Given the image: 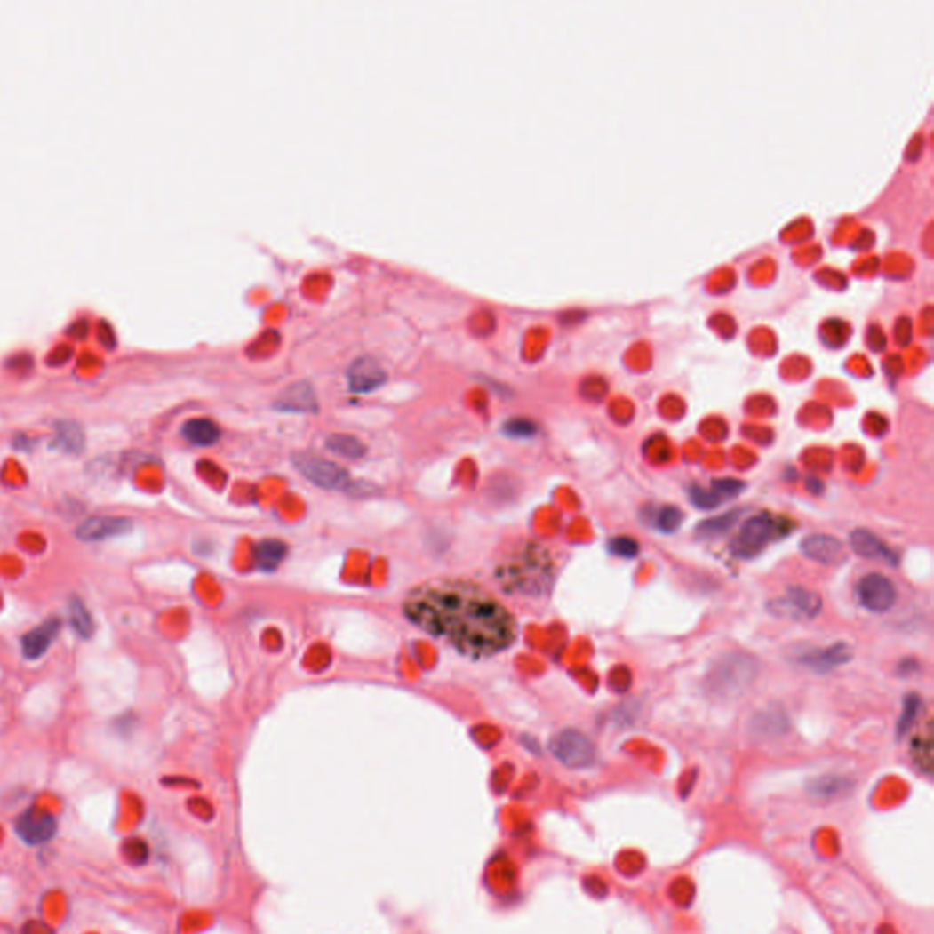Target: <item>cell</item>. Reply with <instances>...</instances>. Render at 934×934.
Segmentation results:
<instances>
[{"mask_svg": "<svg viewBox=\"0 0 934 934\" xmlns=\"http://www.w3.org/2000/svg\"><path fill=\"white\" fill-rule=\"evenodd\" d=\"M130 530L132 523L126 516H92L76 530V537L83 542H100L126 535Z\"/></svg>", "mask_w": 934, "mask_h": 934, "instance_id": "8fae6325", "label": "cell"}, {"mask_svg": "<svg viewBox=\"0 0 934 934\" xmlns=\"http://www.w3.org/2000/svg\"><path fill=\"white\" fill-rule=\"evenodd\" d=\"M405 617L445 639L460 653L483 659L515 643L513 615L486 590L469 580L427 582L412 590L403 603Z\"/></svg>", "mask_w": 934, "mask_h": 934, "instance_id": "6da1fadb", "label": "cell"}, {"mask_svg": "<svg viewBox=\"0 0 934 934\" xmlns=\"http://www.w3.org/2000/svg\"><path fill=\"white\" fill-rule=\"evenodd\" d=\"M608 547H610V551L613 553V555H617L620 559H634V557H637V553H639L637 540H634L630 537H617V539L610 540Z\"/></svg>", "mask_w": 934, "mask_h": 934, "instance_id": "484cf974", "label": "cell"}, {"mask_svg": "<svg viewBox=\"0 0 934 934\" xmlns=\"http://www.w3.org/2000/svg\"><path fill=\"white\" fill-rule=\"evenodd\" d=\"M653 526L663 533H675L683 524V511L675 506H665L655 511Z\"/></svg>", "mask_w": 934, "mask_h": 934, "instance_id": "603a6c76", "label": "cell"}, {"mask_svg": "<svg viewBox=\"0 0 934 934\" xmlns=\"http://www.w3.org/2000/svg\"><path fill=\"white\" fill-rule=\"evenodd\" d=\"M739 516V511H730V513H724L717 518H710V521H705L698 526V535L701 537H715V535H722L726 531H730V528L736 524Z\"/></svg>", "mask_w": 934, "mask_h": 934, "instance_id": "7402d4cb", "label": "cell"}, {"mask_svg": "<svg viewBox=\"0 0 934 934\" xmlns=\"http://www.w3.org/2000/svg\"><path fill=\"white\" fill-rule=\"evenodd\" d=\"M502 431L513 438H530L537 433V424L524 417H515L502 426Z\"/></svg>", "mask_w": 934, "mask_h": 934, "instance_id": "cb8c5ba5", "label": "cell"}, {"mask_svg": "<svg viewBox=\"0 0 934 934\" xmlns=\"http://www.w3.org/2000/svg\"><path fill=\"white\" fill-rule=\"evenodd\" d=\"M183 436L192 443V445H197V447H209V445H214L220 436H221V431L218 427V424L211 419H190L183 424V429H181Z\"/></svg>", "mask_w": 934, "mask_h": 934, "instance_id": "2e32d148", "label": "cell"}, {"mask_svg": "<svg viewBox=\"0 0 934 934\" xmlns=\"http://www.w3.org/2000/svg\"><path fill=\"white\" fill-rule=\"evenodd\" d=\"M845 786H847V781L842 779V778H821V779H816L810 785V790L816 795H833V794L843 790Z\"/></svg>", "mask_w": 934, "mask_h": 934, "instance_id": "f1b7e54d", "label": "cell"}, {"mask_svg": "<svg viewBox=\"0 0 934 934\" xmlns=\"http://www.w3.org/2000/svg\"><path fill=\"white\" fill-rule=\"evenodd\" d=\"M325 443H327L329 451H332L334 455L343 457V459L356 460V459H362L365 455V445L358 438H355L351 435H339V433L329 435Z\"/></svg>", "mask_w": 934, "mask_h": 934, "instance_id": "d6986e66", "label": "cell"}, {"mask_svg": "<svg viewBox=\"0 0 934 934\" xmlns=\"http://www.w3.org/2000/svg\"><path fill=\"white\" fill-rule=\"evenodd\" d=\"M849 542H850V549L858 553V555L863 559L883 561L889 566H896L899 561L898 553L892 551L883 540H880L869 530H854L850 533Z\"/></svg>", "mask_w": 934, "mask_h": 934, "instance_id": "5bb4252c", "label": "cell"}, {"mask_svg": "<svg viewBox=\"0 0 934 934\" xmlns=\"http://www.w3.org/2000/svg\"><path fill=\"white\" fill-rule=\"evenodd\" d=\"M292 462L307 480L323 490H343L349 482L347 469H343L339 464L325 460L322 457L299 453L294 455Z\"/></svg>", "mask_w": 934, "mask_h": 934, "instance_id": "5b68a950", "label": "cell"}, {"mask_svg": "<svg viewBox=\"0 0 934 934\" xmlns=\"http://www.w3.org/2000/svg\"><path fill=\"white\" fill-rule=\"evenodd\" d=\"M688 497H690V502L699 509H714L721 504V500L712 493V490H705L699 486H691L688 490Z\"/></svg>", "mask_w": 934, "mask_h": 934, "instance_id": "83f0119b", "label": "cell"}, {"mask_svg": "<svg viewBox=\"0 0 934 934\" xmlns=\"http://www.w3.org/2000/svg\"><path fill=\"white\" fill-rule=\"evenodd\" d=\"M852 659V650L845 643L830 644L826 648H814L809 651H803L800 655L798 663L812 672L826 674L833 672L843 665H847Z\"/></svg>", "mask_w": 934, "mask_h": 934, "instance_id": "30bf717a", "label": "cell"}, {"mask_svg": "<svg viewBox=\"0 0 934 934\" xmlns=\"http://www.w3.org/2000/svg\"><path fill=\"white\" fill-rule=\"evenodd\" d=\"M59 630H60V619L50 617L48 620L43 622V625L26 632L20 641L22 655L29 661L41 659V657L50 650V646L55 643Z\"/></svg>", "mask_w": 934, "mask_h": 934, "instance_id": "4fadbf2b", "label": "cell"}, {"mask_svg": "<svg viewBox=\"0 0 934 934\" xmlns=\"http://www.w3.org/2000/svg\"><path fill=\"white\" fill-rule=\"evenodd\" d=\"M387 379L386 369L371 356H358L347 367V382L355 393H367Z\"/></svg>", "mask_w": 934, "mask_h": 934, "instance_id": "7c38bea8", "label": "cell"}, {"mask_svg": "<svg viewBox=\"0 0 934 934\" xmlns=\"http://www.w3.org/2000/svg\"><path fill=\"white\" fill-rule=\"evenodd\" d=\"M757 675V663L748 655L732 653L719 661L708 675V688L715 698L734 699L752 684Z\"/></svg>", "mask_w": 934, "mask_h": 934, "instance_id": "7a4b0ae2", "label": "cell"}, {"mask_svg": "<svg viewBox=\"0 0 934 934\" xmlns=\"http://www.w3.org/2000/svg\"><path fill=\"white\" fill-rule=\"evenodd\" d=\"M712 493L722 502L726 499H736L745 491V483L734 478H724V480H714L712 482Z\"/></svg>", "mask_w": 934, "mask_h": 934, "instance_id": "d4e9b609", "label": "cell"}, {"mask_svg": "<svg viewBox=\"0 0 934 934\" xmlns=\"http://www.w3.org/2000/svg\"><path fill=\"white\" fill-rule=\"evenodd\" d=\"M776 533H779L778 521L770 515L763 513L748 518L732 544L734 555L739 559L757 557L759 553L765 549V546L776 537Z\"/></svg>", "mask_w": 934, "mask_h": 934, "instance_id": "3957f363", "label": "cell"}, {"mask_svg": "<svg viewBox=\"0 0 934 934\" xmlns=\"http://www.w3.org/2000/svg\"><path fill=\"white\" fill-rule=\"evenodd\" d=\"M858 603L873 613H885L896 603V587L890 579L882 573L865 575L856 586Z\"/></svg>", "mask_w": 934, "mask_h": 934, "instance_id": "8992f818", "label": "cell"}, {"mask_svg": "<svg viewBox=\"0 0 934 934\" xmlns=\"http://www.w3.org/2000/svg\"><path fill=\"white\" fill-rule=\"evenodd\" d=\"M287 555V546L280 540H263L254 547L256 566L263 571H274Z\"/></svg>", "mask_w": 934, "mask_h": 934, "instance_id": "ac0fdd59", "label": "cell"}, {"mask_svg": "<svg viewBox=\"0 0 934 934\" xmlns=\"http://www.w3.org/2000/svg\"><path fill=\"white\" fill-rule=\"evenodd\" d=\"M549 750L568 769H587L595 761V746L590 738L573 729L563 730L553 738Z\"/></svg>", "mask_w": 934, "mask_h": 934, "instance_id": "277c9868", "label": "cell"}, {"mask_svg": "<svg viewBox=\"0 0 934 934\" xmlns=\"http://www.w3.org/2000/svg\"><path fill=\"white\" fill-rule=\"evenodd\" d=\"M275 405L285 411H316V393L313 386L301 379V382L291 384Z\"/></svg>", "mask_w": 934, "mask_h": 934, "instance_id": "9a60e30c", "label": "cell"}, {"mask_svg": "<svg viewBox=\"0 0 934 934\" xmlns=\"http://www.w3.org/2000/svg\"><path fill=\"white\" fill-rule=\"evenodd\" d=\"M802 553L807 559L823 566H840L849 559L847 546L830 535H810L803 539Z\"/></svg>", "mask_w": 934, "mask_h": 934, "instance_id": "ba28073f", "label": "cell"}, {"mask_svg": "<svg viewBox=\"0 0 934 934\" xmlns=\"http://www.w3.org/2000/svg\"><path fill=\"white\" fill-rule=\"evenodd\" d=\"M920 712H922V699L916 694H907L904 699V710L902 714H899V719H898V729H896L898 738H904L913 729Z\"/></svg>", "mask_w": 934, "mask_h": 934, "instance_id": "44dd1931", "label": "cell"}, {"mask_svg": "<svg viewBox=\"0 0 934 934\" xmlns=\"http://www.w3.org/2000/svg\"><path fill=\"white\" fill-rule=\"evenodd\" d=\"M68 617H70V625L76 630V634L83 639H90L95 632V622L88 608L79 597H72L70 608H68Z\"/></svg>", "mask_w": 934, "mask_h": 934, "instance_id": "ffe728a7", "label": "cell"}, {"mask_svg": "<svg viewBox=\"0 0 934 934\" xmlns=\"http://www.w3.org/2000/svg\"><path fill=\"white\" fill-rule=\"evenodd\" d=\"M53 445L68 455H79L84 447L83 429L74 422H57L53 433Z\"/></svg>", "mask_w": 934, "mask_h": 934, "instance_id": "e0dca14e", "label": "cell"}, {"mask_svg": "<svg viewBox=\"0 0 934 934\" xmlns=\"http://www.w3.org/2000/svg\"><path fill=\"white\" fill-rule=\"evenodd\" d=\"M57 821L52 814L43 810H26L15 823V833L28 845H41L55 836Z\"/></svg>", "mask_w": 934, "mask_h": 934, "instance_id": "9c48e42d", "label": "cell"}, {"mask_svg": "<svg viewBox=\"0 0 934 934\" xmlns=\"http://www.w3.org/2000/svg\"><path fill=\"white\" fill-rule=\"evenodd\" d=\"M913 757L916 761L918 769L923 770L925 774H929L930 767H932V743H930V739L914 741V745H913Z\"/></svg>", "mask_w": 934, "mask_h": 934, "instance_id": "4316f807", "label": "cell"}, {"mask_svg": "<svg viewBox=\"0 0 934 934\" xmlns=\"http://www.w3.org/2000/svg\"><path fill=\"white\" fill-rule=\"evenodd\" d=\"M821 610V597L805 587H790L785 597L770 604V611L788 619H814Z\"/></svg>", "mask_w": 934, "mask_h": 934, "instance_id": "52a82bcc", "label": "cell"}]
</instances>
